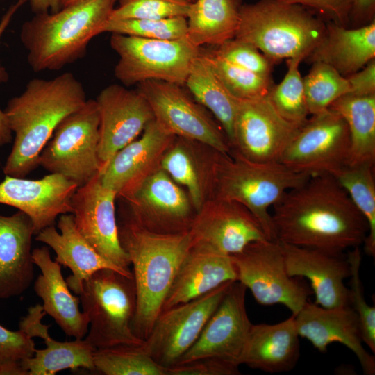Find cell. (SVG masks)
<instances>
[{
    "label": "cell",
    "instance_id": "obj_11",
    "mask_svg": "<svg viewBox=\"0 0 375 375\" xmlns=\"http://www.w3.org/2000/svg\"><path fill=\"white\" fill-rule=\"evenodd\" d=\"M350 140L347 125L333 109L311 115L285 149L280 162L310 176H333L348 165Z\"/></svg>",
    "mask_w": 375,
    "mask_h": 375
},
{
    "label": "cell",
    "instance_id": "obj_17",
    "mask_svg": "<svg viewBox=\"0 0 375 375\" xmlns=\"http://www.w3.org/2000/svg\"><path fill=\"white\" fill-rule=\"evenodd\" d=\"M246 290L240 282L232 283L197 341L176 364L213 357L240 365L253 324L247 312Z\"/></svg>",
    "mask_w": 375,
    "mask_h": 375
},
{
    "label": "cell",
    "instance_id": "obj_7",
    "mask_svg": "<svg viewBox=\"0 0 375 375\" xmlns=\"http://www.w3.org/2000/svg\"><path fill=\"white\" fill-rule=\"evenodd\" d=\"M78 296L90 320L85 339L95 349L143 344L131 329L136 308L133 276L111 269L98 270L83 282Z\"/></svg>",
    "mask_w": 375,
    "mask_h": 375
},
{
    "label": "cell",
    "instance_id": "obj_49",
    "mask_svg": "<svg viewBox=\"0 0 375 375\" xmlns=\"http://www.w3.org/2000/svg\"><path fill=\"white\" fill-rule=\"evenodd\" d=\"M375 0H353L349 16V22L366 25L374 21Z\"/></svg>",
    "mask_w": 375,
    "mask_h": 375
},
{
    "label": "cell",
    "instance_id": "obj_24",
    "mask_svg": "<svg viewBox=\"0 0 375 375\" xmlns=\"http://www.w3.org/2000/svg\"><path fill=\"white\" fill-rule=\"evenodd\" d=\"M236 281L231 255L203 244H192L165 299L162 311Z\"/></svg>",
    "mask_w": 375,
    "mask_h": 375
},
{
    "label": "cell",
    "instance_id": "obj_41",
    "mask_svg": "<svg viewBox=\"0 0 375 375\" xmlns=\"http://www.w3.org/2000/svg\"><path fill=\"white\" fill-rule=\"evenodd\" d=\"M347 259L350 267L349 306L356 312L363 343L375 353V308L365 301L360 276L362 255L360 247L348 251Z\"/></svg>",
    "mask_w": 375,
    "mask_h": 375
},
{
    "label": "cell",
    "instance_id": "obj_9",
    "mask_svg": "<svg viewBox=\"0 0 375 375\" xmlns=\"http://www.w3.org/2000/svg\"><path fill=\"white\" fill-rule=\"evenodd\" d=\"M99 112L95 99H88L65 117L40 153L39 165L60 174L78 187L101 170L99 158Z\"/></svg>",
    "mask_w": 375,
    "mask_h": 375
},
{
    "label": "cell",
    "instance_id": "obj_47",
    "mask_svg": "<svg viewBox=\"0 0 375 375\" xmlns=\"http://www.w3.org/2000/svg\"><path fill=\"white\" fill-rule=\"evenodd\" d=\"M351 94L369 96L375 94V59L358 72L347 77Z\"/></svg>",
    "mask_w": 375,
    "mask_h": 375
},
{
    "label": "cell",
    "instance_id": "obj_35",
    "mask_svg": "<svg viewBox=\"0 0 375 375\" xmlns=\"http://www.w3.org/2000/svg\"><path fill=\"white\" fill-rule=\"evenodd\" d=\"M374 164L347 165L334 176L347 192L352 202L365 218L368 227L363 242L365 252L375 256V181Z\"/></svg>",
    "mask_w": 375,
    "mask_h": 375
},
{
    "label": "cell",
    "instance_id": "obj_5",
    "mask_svg": "<svg viewBox=\"0 0 375 375\" xmlns=\"http://www.w3.org/2000/svg\"><path fill=\"white\" fill-rule=\"evenodd\" d=\"M310 176L294 172L280 161L249 160L234 151L214 150L210 165L209 199L233 201L258 220L267 238L275 240L270 209L291 189Z\"/></svg>",
    "mask_w": 375,
    "mask_h": 375
},
{
    "label": "cell",
    "instance_id": "obj_38",
    "mask_svg": "<svg viewBox=\"0 0 375 375\" xmlns=\"http://www.w3.org/2000/svg\"><path fill=\"white\" fill-rule=\"evenodd\" d=\"M227 90L239 99L267 97L274 85L272 76H263L238 67L217 55L214 49L200 50Z\"/></svg>",
    "mask_w": 375,
    "mask_h": 375
},
{
    "label": "cell",
    "instance_id": "obj_42",
    "mask_svg": "<svg viewBox=\"0 0 375 375\" xmlns=\"http://www.w3.org/2000/svg\"><path fill=\"white\" fill-rule=\"evenodd\" d=\"M191 3L186 0H122L108 19H160L186 17Z\"/></svg>",
    "mask_w": 375,
    "mask_h": 375
},
{
    "label": "cell",
    "instance_id": "obj_14",
    "mask_svg": "<svg viewBox=\"0 0 375 375\" xmlns=\"http://www.w3.org/2000/svg\"><path fill=\"white\" fill-rule=\"evenodd\" d=\"M233 282L162 311L142 344L143 349L164 367L176 365L197 341Z\"/></svg>",
    "mask_w": 375,
    "mask_h": 375
},
{
    "label": "cell",
    "instance_id": "obj_13",
    "mask_svg": "<svg viewBox=\"0 0 375 375\" xmlns=\"http://www.w3.org/2000/svg\"><path fill=\"white\" fill-rule=\"evenodd\" d=\"M138 90L148 101L154 120L175 137L202 143L219 152L230 153L231 146L219 124L206 109L191 98L182 85L148 80Z\"/></svg>",
    "mask_w": 375,
    "mask_h": 375
},
{
    "label": "cell",
    "instance_id": "obj_31",
    "mask_svg": "<svg viewBox=\"0 0 375 375\" xmlns=\"http://www.w3.org/2000/svg\"><path fill=\"white\" fill-rule=\"evenodd\" d=\"M240 0H196L187 19L186 38L194 46L217 47L235 37Z\"/></svg>",
    "mask_w": 375,
    "mask_h": 375
},
{
    "label": "cell",
    "instance_id": "obj_36",
    "mask_svg": "<svg viewBox=\"0 0 375 375\" xmlns=\"http://www.w3.org/2000/svg\"><path fill=\"white\" fill-rule=\"evenodd\" d=\"M93 361L94 371L104 375H167L166 367L156 362L142 345L96 349Z\"/></svg>",
    "mask_w": 375,
    "mask_h": 375
},
{
    "label": "cell",
    "instance_id": "obj_22",
    "mask_svg": "<svg viewBox=\"0 0 375 375\" xmlns=\"http://www.w3.org/2000/svg\"><path fill=\"white\" fill-rule=\"evenodd\" d=\"M294 319L299 337L319 352H326L333 342L341 343L356 356L364 374H375L374 356L364 347L357 315L349 305L328 308L308 301Z\"/></svg>",
    "mask_w": 375,
    "mask_h": 375
},
{
    "label": "cell",
    "instance_id": "obj_4",
    "mask_svg": "<svg viewBox=\"0 0 375 375\" xmlns=\"http://www.w3.org/2000/svg\"><path fill=\"white\" fill-rule=\"evenodd\" d=\"M117 0H83L25 22L20 39L34 72L60 70L81 58L101 33Z\"/></svg>",
    "mask_w": 375,
    "mask_h": 375
},
{
    "label": "cell",
    "instance_id": "obj_46",
    "mask_svg": "<svg viewBox=\"0 0 375 375\" xmlns=\"http://www.w3.org/2000/svg\"><path fill=\"white\" fill-rule=\"evenodd\" d=\"M303 6L330 22L347 26L353 0H279Z\"/></svg>",
    "mask_w": 375,
    "mask_h": 375
},
{
    "label": "cell",
    "instance_id": "obj_12",
    "mask_svg": "<svg viewBox=\"0 0 375 375\" xmlns=\"http://www.w3.org/2000/svg\"><path fill=\"white\" fill-rule=\"evenodd\" d=\"M122 202L119 217L151 232H188L197 212L186 190L161 167Z\"/></svg>",
    "mask_w": 375,
    "mask_h": 375
},
{
    "label": "cell",
    "instance_id": "obj_33",
    "mask_svg": "<svg viewBox=\"0 0 375 375\" xmlns=\"http://www.w3.org/2000/svg\"><path fill=\"white\" fill-rule=\"evenodd\" d=\"M185 85L194 100L214 115L231 146L239 99L227 90L201 53L195 59Z\"/></svg>",
    "mask_w": 375,
    "mask_h": 375
},
{
    "label": "cell",
    "instance_id": "obj_40",
    "mask_svg": "<svg viewBox=\"0 0 375 375\" xmlns=\"http://www.w3.org/2000/svg\"><path fill=\"white\" fill-rule=\"evenodd\" d=\"M105 32L147 39L178 40L186 38L187 19H108L101 29V33Z\"/></svg>",
    "mask_w": 375,
    "mask_h": 375
},
{
    "label": "cell",
    "instance_id": "obj_37",
    "mask_svg": "<svg viewBox=\"0 0 375 375\" xmlns=\"http://www.w3.org/2000/svg\"><path fill=\"white\" fill-rule=\"evenodd\" d=\"M303 56L287 60L288 70L283 80L271 88L267 98L276 112L286 121L299 128L308 119L303 80L299 65Z\"/></svg>",
    "mask_w": 375,
    "mask_h": 375
},
{
    "label": "cell",
    "instance_id": "obj_8",
    "mask_svg": "<svg viewBox=\"0 0 375 375\" xmlns=\"http://www.w3.org/2000/svg\"><path fill=\"white\" fill-rule=\"evenodd\" d=\"M110 44L119 56L115 76L126 86L148 80L184 85L201 50L186 38L156 40L112 33Z\"/></svg>",
    "mask_w": 375,
    "mask_h": 375
},
{
    "label": "cell",
    "instance_id": "obj_44",
    "mask_svg": "<svg viewBox=\"0 0 375 375\" xmlns=\"http://www.w3.org/2000/svg\"><path fill=\"white\" fill-rule=\"evenodd\" d=\"M33 338L22 331H10L0 325V363L21 362L33 356Z\"/></svg>",
    "mask_w": 375,
    "mask_h": 375
},
{
    "label": "cell",
    "instance_id": "obj_43",
    "mask_svg": "<svg viewBox=\"0 0 375 375\" xmlns=\"http://www.w3.org/2000/svg\"><path fill=\"white\" fill-rule=\"evenodd\" d=\"M227 61L263 76H272L273 63L256 47L238 38H233L214 49Z\"/></svg>",
    "mask_w": 375,
    "mask_h": 375
},
{
    "label": "cell",
    "instance_id": "obj_21",
    "mask_svg": "<svg viewBox=\"0 0 375 375\" xmlns=\"http://www.w3.org/2000/svg\"><path fill=\"white\" fill-rule=\"evenodd\" d=\"M174 138L153 119L140 137L112 157L100 172L102 184L113 190L117 199L128 196L160 167L162 158Z\"/></svg>",
    "mask_w": 375,
    "mask_h": 375
},
{
    "label": "cell",
    "instance_id": "obj_27",
    "mask_svg": "<svg viewBox=\"0 0 375 375\" xmlns=\"http://www.w3.org/2000/svg\"><path fill=\"white\" fill-rule=\"evenodd\" d=\"M35 265L41 274L34 283L35 294L43 301V309L69 337L83 339L89 328V317L79 308L80 299L73 295L64 279L61 265L53 260L46 246L33 249Z\"/></svg>",
    "mask_w": 375,
    "mask_h": 375
},
{
    "label": "cell",
    "instance_id": "obj_29",
    "mask_svg": "<svg viewBox=\"0 0 375 375\" xmlns=\"http://www.w3.org/2000/svg\"><path fill=\"white\" fill-rule=\"evenodd\" d=\"M375 59V20L356 28L326 23L320 41L304 60L326 63L347 77Z\"/></svg>",
    "mask_w": 375,
    "mask_h": 375
},
{
    "label": "cell",
    "instance_id": "obj_32",
    "mask_svg": "<svg viewBox=\"0 0 375 375\" xmlns=\"http://www.w3.org/2000/svg\"><path fill=\"white\" fill-rule=\"evenodd\" d=\"M49 327L42 323L33 333L34 338L44 340L46 348L35 349L33 356L21 362L27 375H54L64 369L78 368L94 371L96 349L87 340L60 342L51 338Z\"/></svg>",
    "mask_w": 375,
    "mask_h": 375
},
{
    "label": "cell",
    "instance_id": "obj_39",
    "mask_svg": "<svg viewBox=\"0 0 375 375\" xmlns=\"http://www.w3.org/2000/svg\"><path fill=\"white\" fill-rule=\"evenodd\" d=\"M303 80L310 115L328 109L338 99L350 93L347 77L322 62L312 63L310 72Z\"/></svg>",
    "mask_w": 375,
    "mask_h": 375
},
{
    "label": "cell",
    "instance_id": "obj_28",
    "mask_svg": "<svg viewBox=\"0 0 375 375\" xmlns=\"http://www.w3.org/2000/svg\"><path fill=\"white\" fill-rule=\"evenodd\" d=\"M294 315L274 324H252L240 364L267 373L294 369L300 356Z\"/></svg>",
    "mask_w": 375,
    "mask_h": 375
},
{
    "label": "cell",
    "instance_id": "obj_19",
    "mask_svg": "<svg viewBox=\"0 0 375 375\" xmlns=\"http://www.w3.org/2000/svg\"><path fill=\"white\" fill-rule=\"evenodd\" d=\"M189 232L192 244H203L228 255L239 253L251 242L269 240L245 207L217 199L206 201Z\"/></svg>",
    "mask_w": 375,
    "mask_h": 375
},
{
    "label": "cell",
    "instance_id": "obj_48",
    "mask_svg": "<svg viewBox=\"0 0 375 375\" xmlns=\"http://www.w3.org/2000/svg\"><path fill=\"white\" fill-rule=\"evenodd\" d=\"M27 1L18 0L9 8L7 12L3 15L1 21H0V40L13 15ZM12 133L4 110L0 108V149L12 141Z\"/></svg>",
    "mask_w": 375,
    "mask_h": 375
},
{
    "label": "cell",
    "instance_id": "obj_45",
    "mask_svg": "<svg viewBox=\"0 0 375 375\" xmlns=\"http://www.w3.org/2000/svg\"><path fill=\"white\" fill-rule=\"evenodd\" d=\"M167 375H238L239 366L217 358L206 357L166 368Z\"/></svg>",
    "mask_w": 375,
    "mask_h": 375
},
{
    "label": "cell",
    "instance_id": "obj_20",
    "mask_svg": "<svg viewBox=\"0 0 375 375\" xmlns=\"http://www.w3.org/2000/svg\"><path fill=\"white\" fill-rule=\"evenodd\" d=\"M77 188L58 174L50 173L36 180L5 175L0 182V203L26 214L36 235L54 224L60 215L72 213V197Z\"/></svg>",
    "mask_w": 375,
    "mask_h": 375
},
{
    "label": "cell",
    "instance_id": "obj_6",
    "mask_svg": "<svg viewBox=\"0 0 375 375\" xmlns=\"http://www.w3.org/2000/svg\"><path fill=\"white\" fill-rule=\"evenodd\" d=\"M326 25L321 17L300 5L260 0L241 5L235 38L251 44L274 64L297 56L306 59Z\"/></svg>",
    "mask_w": 375,
    "mask_h": 375
},
{
    "label": "cell",
    "instance_id": "obj_51",
    "mask_svg": "<svg viewBox=\"0 0 375 375\" xmlns=\"http://www.w3.org/2000/svg\"><path fill=\"white\" fill-rule=\"evenodd\" d=\"M0 375H27L21 362L0 363Z\"/></svg>",
    "mask_w": 375,
    "mask_h": 375
},
{
    "label": "cell",
    "instance_id": "obj_50",
    "mask_svg": "<svg viewBox=\"0 0 375 375\" xmlns=\"http://www.w3.org/2000/svg\"><path fill=\"white\" fill-rule=\"evenodd\" d=\"M31 10L36 14L56 12L62 8V0H28Z\"/></svg>",
    "mask_w": 375,
    "mask_h": 375
},
{
    "label": "cell",
    "instance_id": "obj_34",
    "mask_svg": "<svg viewBox=\"0 0 375 375\" xmlns=\"http://www.w3.org/2000/svg\"><path fill=\"white\" fill-rule=\"evenodd\" d=\"M345 121L349 133L348 165L374 164L375 162V94H345L329 107Z\"/></svg>",
    "mask_w": 375,
    "mask_h": 375
},
{
    "label": "cell",
    "instance_id": "obj_2",
    "mask_svg": "<svg viewBox=\"0 0 375 375\" xmlns=\"http://www.w3.org/2000/svg\"><path fill=\"white\" fill-rule=\"evenodd\" d=\"M87 100L83 84L72 73L30 80L22 93L10 99L4 110L15 138L3 174L24 177L34 170L60 122Z\"/></svg>",
    "mask_w": 375,
    "mask_h": 375
},
{
    "label": "cell",
    "instance_id": "obj_25",
    "mask_svg": "<svg viewBox=\"0 0 375 375\" xmlns=\"http://www.w3.org/2000/svg\"><path fill=\"white\" fill-rule=\"evenodd\" d=\"M57 228L54 224L36 234L35 240L51 247L56 253L55 260L68 267L72 274L66 278L69 289L78 295L83 282L102 269H111L126 276L133 272L122 269L101 256L78 233L72 213L58 217Z\"/></svg>",
    "mask_w": 375,
    "mask_h": 375
},
{
    "label": "cell",
    "instance_id": "obj_15",
    "mask_svg": "<svg viewBox=\"0 0 375 375\" xmlns=\"http://www.w3.org/2000/svg\"><path fill=\"white\" fill-rule=\"evenodd\" d=\"M116 199V193L102 184L99 172L77 188L72 197V214L78 233L101 256L131 271L129 257L119 238Z\"/></svg>",
    "mask_w": 375,
    "mask_h": 375
},
{
    "label": "cell",
    "instance_id": "obj_1",
    "mask_svg": "<svg viewBox=\"0 0 375 375\" xmlns=\"http://www.w3.org/2000/svg\"><path fill=\"white\" fill-rule=\"evenodd\" d=\"M275 240L334 255L360 247L367 224L332 175L310 176L273 206Z\"/></svg>",
    "mask_w": 375,
    "mask_h": 375
},
{
    "label": "cell",
    "instance_id": "obj_10",
    "mask_svg": "<svg viewBox=\"0 0 375 375\" xmlns=\"http://www.w3.org/2000/svg\"><path fill=\"white\" fill-rule=\"evenodd\" d=\"M231 256L237 281L249 289L260 305L282 304L295 315L312 294L301 278L288 274L281 246L276 240L256 241Z\"/></svg>",
    "mask_w": 375,
    "mask_h": 375
},
{
    "label": "cell",
    "instance_id": "obj_53",
    "mask_svg": "<svg viewBox=\"0 0 375 375\" xmlns=\"http://www.w3.org/2000/svg\"><path fill=\"white\" fill-rule=\"evenodd\" d=\"M186 1H188L190 2V3H193V2H194L196 0H186Z\"/></svg>",
    "mask_w": 375,
    "mask_h": 375
},
{
    "label": "cell",
    "instance_id": "obj_18",
    "mask_svg": "<svg viewBox=\"0 0 375 375\" xmlns=\"http://www.w3.org/2000/svg\"><path fill=\"white\" fill-rule=\"evenodd\" d=\"M95 101L100 118L101 172L119 150L141 135L154 117L148 101L138 89L112 84L104 88Z\"/></svg>",
    "mask_w": 375,
    "mask_h": 375
},
{
    "label": "cell",
    "instance_id": "obj_26",
    "mask_svg": "<svg viewBox=\"0 0 375 375\" xmlns=\"http://www.w3.org/2000/svg\"><path fill=\"white\" fill-rule=\"evenodd\" d=\"M34 235L33 222L24 212L0 214V299L20 296L31 285Z\"/></svg>",
    "mask_w": 375,
    "mask_h": 375
},
{
    "label": "cell",
    "instance_id": "obj_52",
    "mask_svg": "<svg viewBox=\"0 0 375 375\" xmlns=\"http://www.w3.org/2000/svg\"><path fill=\"white\" fill-rule=\"evenodd\" d=\"M83 1V0H62V7L69 6L70 4Z\"/></svg>",
    "mask_w": 375,
    "mask_h": 375
},
{
    "label": "cell",
    "instance_id": "obj_30",
    "mask_svg": "<svg viewBox=\"0 0 375 375\" xmlns=\"http://www.w3.org/2000/svg\"><path fill=\"white\" fill-rule=\"evenodd\" d=\"M214 150L202 143L175 137L161 160L160 167L186 190L197 212L210 197Z\"/></svg>",
    "mask_w": 375,
    "mask_h": 375
},
{
    "label": "cell",
    "instance_id": "obj_23",
    "mask_svg": "<svg viewBox=\"0 0 375 375\" xmlns=\"http://www.w3.org/2000/svg\"><path fill=\"white\" fill-rule=\"evenodd\" d=\"M279 243L288 274L310 281L316 304L328 308L349 305V290L344 282L350 276L347 257Z\"/></svg>",
    "mask_w": 375,
    "mask_h": 375
},
{
    "label": "cell",
    "instance_id": "obj_3",
    "mask_svg": "<svg viewBox=\"0 0 375 375\" xmlns=\"http://www.w3.org/2000/svg\"><path fill=\"white\" fill-rule=\"evenodd\" d=\"M119 238L127 253L136 292L131 324L133 334L145 340L162 311L165 299L178 267L192 247L190 232L162 234L131 222L117 219Z\"/></svg>",
    "mask_w": 375,
    "mask_h": 375
},
{
    "label": "cell",
    "instance_id": "obj_16",
    "mask_svg": "<svg viewBox=\"0 0 375 375\" xmlns=\"http://www.w3.org/2000/svg\"><path fill=\"white\" fill-rule=\"evenodd\" d=\"M298 129L276 112L267 96L239 99L231 148L249 160L280 161Z\"/></svg>",
    "mask_w": 375,
    "mask_h": 375
}]
</instances>
